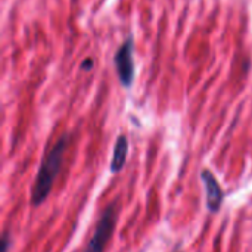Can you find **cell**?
Listing matches in <instances>:
<instances>
[{
	"mask_svg": "<svg viewBox=\"0 0 252 252\" xmlns=\"http://www.w3.org/2000/svg\"><path fill=\"white\" fill-rule=\"evenodd\" d=\"M69 140H71V136L68 133H63L56 142L55 145L46 152L41 164H40V168H38V173L34 179V185H32V189H31V205L32 207H40L50 195L52 189H53V185H55V180L61 171V167H62V162H63V157H65V152L68 149V145H69Z\"/></svg>",
	"mask_w": 252,
	"mask_h": 252,
	"instance_id": "1",
	"label": "cell"
},
{
	"mask_svg": "<svg viewBox=\"0 0 252 252\" xmlns=\"http://www.w3.org/2000/svg\"><path fill=\"white\" fill-rule=\"evenodd\" d=\"M92 68V61H87L86 63H83V69H86V71H89Z\"/></svg>",
	"mask_w": 252,
	"mask_h": 252,
	"instance_id": "7",
	"label": "cell"
},
{
	"mask_svg": "<svg viewBox=\"0 0 252 252\" xmlns=\"http://www.w3.org/2000/svg\"><path fill=\"white\" fill-rule=\"evenodd\" d=\"M12 247V236L9 233V230H4L3 236H1V252H9Z\"/></svg>",
	"mask_w": 252,
	"mask_h": 252,
	"instance_id": "6",
	"label": "cell"
},
{
	"mask_svg": "<svg viewBox=\"0 0 252 252\" xmlns=\"http://www.w3.org/2000/svg\"><path fill=\"white\" fill-rule=\"evenodd\" d=\"M117 221H118V201L114 199L102 211L100 219L94 227L93 236L87 242L83 252H105V248H106L109 239L114 235Z\"/></svg>",
	"mask_w": 252,
	"mask_h": 252,
	"instance_id": "2",
	"label": "cell"
},
{
	"mask_svg": "<svg viewBox=\"0 0 252 252\" xmlns=\"http://www.w3.org/2000/svg\"><path fill=\"white\" fill-rule=\"evenodd\" d=\"M201 180L204 182L205 186V193H207V208L211 214H216L221 210L223 201H224V193L221 186L219 185L216 176L208 170H202L201 173Z\"/></svg>",
	"mask_w": 252,
	"mask_h": 252,
	"instance_id": "4",
	"label": "cell"
},
{
	"mask_svg": "<svg viewBox=\"0 0 252 252\" xmlns=\"http://www.w3.org/2000/svg\"><path fill=\"white\" fill-rule=\"evenodd\" d=\"M127 154H128V139L124 134H121L115 140L112 159H111V164H109V170H111L112 174H117L124 168L126 161H127Z\"/></svg>",
	"mask_w": 252,
	"mask_h": 252,
	"instance_id": "5",
	"label": "cell"
},
{
	"mask_svg": "<svg viewBox=\"0 0 252 252\" xmlns=\"http://www.w3.org/2000/svg\"><path fill=\"white\" fill-rule=\"evenodd\" d=\"M133 52H134V41H133V37H128L123 43V46L117 50L115 58H114V63H115V68H117L120 83L124 87H131L133 80H134Z\"/></svg>",
	"mask_w": 252,
	"mask_h": 252,
	"instance_id": "3",
	"label": "cell"
}]
</instances>
